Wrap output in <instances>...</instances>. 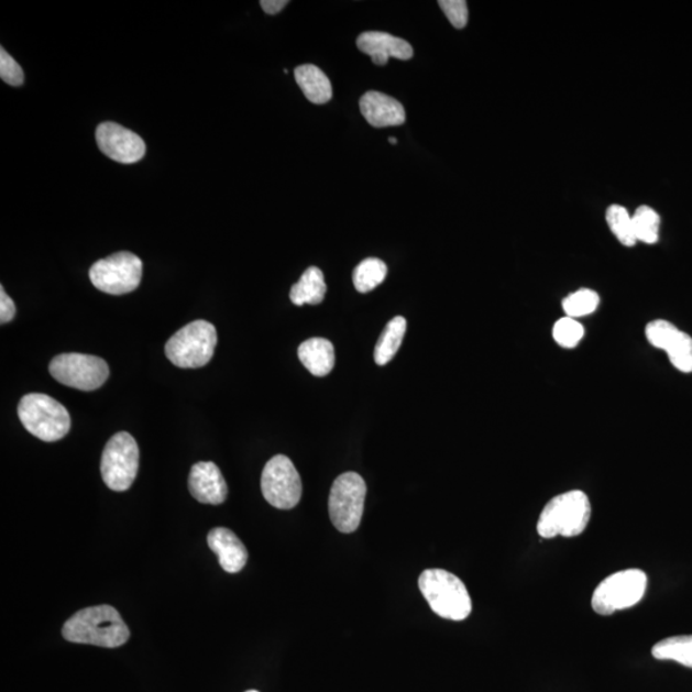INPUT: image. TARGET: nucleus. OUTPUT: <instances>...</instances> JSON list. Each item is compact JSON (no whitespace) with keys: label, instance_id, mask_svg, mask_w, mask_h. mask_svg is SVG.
Masks as SVG:
<instances>
[{"label":"nucleus","instance_id":"obj_1","mask_svg":"<svg viewBox=\"0 0 692 692\" xmlns=\"http://www.w3.org/2000/svg\"><path fill=\"white\" fill-rule=\"evenodd\" d=\"M62 635L69 642L108 649L120 648L130 639L129 627L111 605L90 606L75 613L62 628Z\"/></svg>","mask_w":692,"mask_h":692},{"label":"nucleus","instance_id":"obj_2","mask_svg":"<svg viewBox=\"0 0 692 692\" xmlns=\"http://www.w3.org/2000/svg\"><path fill=\"white\" fill-rule=\"evenodd\" d=\"M591 517V504L585 493L580 490L553 497L542 509L538 532L542 539L556 536L573 538L586 530Z\"/></svg>","mask_w":692,"mask_h":692},{"label":"nucleus","instance_id":"obj_3","mask_svg":"<svg viewBox=\"0 0 692 692\" xmlns=\"http://www.w3.org/2000/svg\"><path fill=\"white\" fill-rule=\"evenodd\" d=\"M427 603L439 617L463 620L472 612V601L464 583L444 570H426L418 580Z\"/></svg>","mask_w":692,"mask_h":692},{"label":"nucleus","instance_id":"obj_4","mask_svg":"<svg viewBox=\"0 0 692 692\" xmlns=\"http://www.w3.org/2000/svg\"><path fill=\"white\" fill-rule=\"evenodd\" d=\"M19 417L31 435L46 442L64 439L72 429L67 409L45 394L23 396L19 404Z\"/></svg>","mask_w":692,"mask_h":692},{"label":"nucleus","instance_id":"obj_5","mask_svg":"<svg viewBox=\"0 0 692 692\" xmlns=\"http://www.w3.org/2000/svg\"><path fill=\"white\" fill-rule=\"evenodd\" d=\"M217 345V330L211 322L194 321L167 341L166 355L180 369H200L211 362Z\"/></svg>","mask_w":692,"mask_h":692},{"label":"nucleus","instance_id":"obj_6","mask_svg":"<svg viewBox=\"0 0 692 692\" xmlns=\"http://www.w3.org/2000/svg\"><path fill=\"white\" fill-rule=\"evenodd\" d=\"M647 586L648 578L644 571H619L598 583L591 598V605L601 616H611L613 613L631 608L639 603Z\"/></svg>","mask_w":692,"mask_h":692},{"label":"nucleus","instance_id":"obj_7","mask_svg":"<svg viewBox=\"0 0 692 692\" xmlns=\"http://www.w3.org/2000/svg\"><path fill=\"white\" fill-rule=\"evenodd\" d=\"M367 486L361 474L347 472L333 482L329 497L331 523L340 532L352 534L361 525Z\"/></svg>","mask_w":692,"mask_h":692},{"label":"nucleus","instance_id":"obj_8","mask_svg":"<svg viewBox=\"0 0 692 692\" xmlns=\"http://www.w3.org/2000/svg\"><path fill=\"white\" fill-rule=\"evenodd\" d=\"M89 276L98 290L111 295L138 289L143 276V262L130 252L114 253L92 264Z\"/></svg>","mask_w":692,"mask_h":692},{"label":"nucleus","instance_id":"obj_9","mask_svg":"<svg viewBox=\"0 0 692 692\" xmlns=\"http://www.w3.org/2000/svg\"><path fill=\"white\" fill-rule=\"evenodd\" d=\"M139 447L129 432L116 433L103 450L100 472L113 492H127L139 471Z\"/></svg>","mask_w":692,"mask_h":692},{"label":"nucleus","instance_id":"obj_10","mask_svg":"<svg viewBox=\"0 0 692 692\" xmlns=\"http://www.w3.org/2000/svg\"><path fill=\"white\" fill-rule=\"evenodd\" d=\"M50 372L62 385L83 392L97 391L110 376V369L102 358L80 353L53 358Z\"/></svg>","mask_w":692,"mask_h":692},{"label":"nucleus","instance_id":"obj_11","mask_svg":"<svg viewBox=\"0 0 692 692\" xmlns=\"http://www.w3.org/2000/svg\"><path fill=\"white\" fill-rule=\"evenodd\" d=\"M264 499L277 509H293L300 502L303 486L297 469L285 455L271 458L262 472Z\"/></svg>","mask_w":692,"mask_h":692},{"label":"nucleus","instance_id":"obj_12","mask_svg":"<svg viewBox=\"0 0 692 692\" xmlns=\"http://www.w3.org/2000/svg\"><path fill=\"white\" fill-rule=\"evenodd\" d=\"M97 144L108 158L131 165L143 160L146 146L144 140L119 123H100L97 132Z\"/></svg>","mask_w":692,"mask_h":692},{"label":"nucleus","instance_id":"obj_13","mask_svg":"<svg viewBox=\"0 0 692 692\" xmlns=\"http://www.w3.org/2000/svg\"><path fill=\"white\" fill-rule=\"evenodd\" d=\"M645 336L652 347L667 352L674 369L683 373L692 372V338L686 332L671 322L656 320L647 326Z\"/></svg>","mask_w":692,"mask_h":692},{"label":"nucleus","instance_id":"obj_14","mask_svg":"<svg viewBox=\"0 0 692 692\" xmlns=\"http://www.w3.org/2000/svg\"><path fill=\"white\" fill-rule=\"evenodd\" d=\"M189 488L198 502L212 505L222 504L229 493L227 481L213 462H199L193 465Z\"/></svg>","mask_w":692,"mask_h":692},{"label":"nucleus","instance_id":"obj_15","mask_svg":"<svg viewBox=\"0 0 692 692\" xmlns=\"http://www.w3.org/2000/svg\"><path fill=\"white\" fill-rule=\"evenodd\" d=\"M356 45L364 54H369L376 66L387 65L391 57L400 61L414 57V48L408 42L380 31L363 33L358 37Z\"/></svg>","mask_w":692,"mask_h":692},{"label":"nucleus","instance_id":"obj_16","mask_svg":"<svg viewBox=\"0 0 692 692\" xmlns=\"http://www.w3.org/2000/svg\"><path fill=\"white\" fill-rule=\"evenodd\" d=\"M361 112L371 127L384 129L406 122V110L398 100L380 91H369L361 98Z\"/></svg>","mask_w":692,"mask_h":692},{"label":"nucleus","instance_id":"obj_17","mask_svg":"<svg viewBox=\"0 0 692 692\" xmlns=\"http://www.w3.org/2000/svg\"><path fill=\"white\" fill-rule=\"evenodd\" d=\"M208 547L219 557L223 571L238 573L248 562V550L229 528L217 527L208 534Z\"/></svg>","mask_w":692,"mask_h":692},{"label":"nucleus","instance_id":"obj_18","mask_svg":"<svg viewBox=\"0 0 692 692\" xmlns=\"http://www.w3.org/2000/svg\"><path fill=\"white\" fill-rule=\"evenodd\" d=\"M299 360L314 376L325 377L336 365V349L330 340L312 338L301 343L298 349Z\"/></svg>","mask_w":692,"mask_h":692},{"label":"nucleus","instance_id":"obj_19","mask_svg":"<svg viewBox=\"0 0 692 692\" xmlns=\"http://www.w3.org/2000/svg\"><path fill=\"white\" fill-rule=\"evenodd\" d=\"M297 80L303 95L315 105H325L332 98V85L322 69L315 65H303L295 69Z\"/></svg>","mask_w":692,"mask_h":692},{"label":"nucleus","instance_id":"obj_20","mask_svg":"<svg viewBox=\"0 0 692 692\" xmlns=\"http://www.w3.org/2000/svg\"><path fill=\"white\" fill-rule=\"evenodd\" d=\"M328 286L323 272L318 267H309L299 282L292 287L290 299L295 306H317L325 300Z\"/></svg>","mask_w":692,"mask_h":692},{"label":"nucleus","instance_id":"obj_21","mask_svg":"<svg viewBox=\"0 0 692 692\" xmlns=\"http://www.w3.org/2000/svg\"><path fill=\"white\" fill-rule=\"evenodd\" d=\"M406 332L407 321L406 318L402 316L393 318V320L386 325L375 348V362L378 365H385L393 360L396 353H398Z\"/></svg>","mask_w":692,"mask_h":692},{"label":"nucleus","instance_id":"obj_22","mask_svg":"<svg viewBox=\"0 0 692 692\" xmlns=\"http://www.w3.org/2000/svg\"><path fill=\"white\" fill-rule=\"evenodd\" d=\"M651 655L659 660H674L692 668V635L668 637L652 647Z\"/></svg>","mask_w":692,"mask_h":692},{"label":"nucleus","instance_id":"obj_23","mask_svg":"<svg viewBox=\"0 0 692 692\" xmlns=\"http://www.w3.org/2000/svg\"><path fill=\"white\" fill-rule=\"evenodd\" d=\"M387 276L386 263L377 259H367L358 264L353 272L355 289L362 294L376 289Z\"/></svg>","mask_w":692,"mask_h":692},{"label":"nucleus","instance_id":"obj_24","mask_svg":"<svg viewBox=\"0 0 692 692\" xmlns=\"http://www.w3.org/2000/svg\"><path fill=\"white\" fill-rule=\"evenodd\" d=\"M634 231L637 241L655 244L659 239L660 217L655 209L642 206L633 216Z\"/></svg>","mask_w":692,"mask_h":692},{"label":"nucleus","instance_id":"obj_25","mask_svg":"<svg viewBox=\"0 0 692 692\" xmlns=\"http://www.w3.org/2000/svg\"><path fill=\"white\" fill-rule=\"evenodd\" d=\"M606 222L622 245L634 246L636 244L633 216H629L626 208L618 205L611 206L606 211Z\"/></svg>","mask_w":692,"mask_h":692},{"label":"nucleus","instance_id":"obj_26","mask_svg":"<svg viewBox=\"0 0 692 692\" xmlns=\"http://www.w3.org/2000/svg\"><path fill=\"white\" fill-rule=\"evenodd\" d=\"M601 303L598 295L590 289H581L569 295L563 300L567 317L578 318L595 312Z\"/></svg>","mask_w":692,"mask_h":692},{"label":"nucleus","instance_id":"obj_27","mask_svg":"<svg viewBox=\"0 0 692 692\" xmlns=\"http://www.w3.org/2000/svg\"><path fill=\"white\" fill-rule=\"evenodd\" d=\"M585 333L583 326L571 317H564L554 325L553 337L563 348L578 347Z\"/></svg>","mask_w":692,"mask_h":692},{"label":"nucleus","instance_id":"obj_28","mask_svg":"<svg viewBox=\"0 0 692 692\" xmlns=\"http://www.w3.org/2000/svg\"><path fill=\"white\" fill-rule=\"evenodd\" d=\"M439 6L455 29L461 30L466 26L469 6L464 0H440Z\"/></svg>","mask_w":692,"mask_h":692},{"label":"nucleus","instance_id":"obj_29","mask_svg":"<svg viewBox=\"0 0 692 692\" xmlns=\"http://www.w3.org/2000/svg\"><path fill=\"white\" fill-rule=\"evenodd\" d=\"M0 77L8 85H12V87H20L23 80H25L21 66L4 48L0 50Z\"/></svg>","mask_w":692,"mask_h":692},{"label":"nucleus","instance_id":"obj_30","mask_svg":"<svg viewBox=\"0 0 692 692\" xmlns=\"http://www.w3.org/2000/svg\"><path fill=\"white\" fill-rule=\"evenodd\" d=\"M15 316V306L13 300L8 297L4 287H0V323L11 322Z\"/></svg>","mask_w":692,"mask_h":692},{"label":"nucleus","instance_id":"obj_31","mask_svg":"<svg viewBox=\"0 0 692 692\" xmlns=\"http://www.w3.org/2000/svg\"><path fill=\"white\" fill-rule=\"evenodd\" d=\"M289 4L287 0H262L261 7L267 14H277L282 12L284 8Z\"/></svg>","mask_w":692,"mask_h":692},{"label":"nucleus","instance_id":"obj_32","mask_svg":"<svg viewBox=\"0 0 692 692\" xmlns=\"http://www.w3.org/2000/svg\"><path fill=\"white\" fill-rule=\"evenodd\" d=\"M388 143L398 144V140H396L395 138H388Z\"/></svg>","mask_w":692,"mask_h":692},{"label":"nucleus","instance_id":"obj_33","mask_svg":"<svg viewBox=\"0 0 692 692\" xmlns=\"http://www.w3.org/2000/svg\"><path fill=\"white\" fill-rule=\"evenodd\" d=\"M246 692H260V691H256V690H249V691H246Z\"/></svg>","mask_w":692,"mask_h":692}]
</instances>
